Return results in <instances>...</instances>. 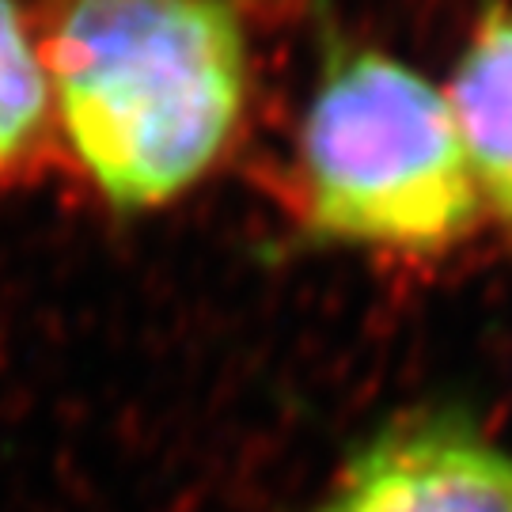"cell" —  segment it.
<instances>
[{
    "label": "cell",
    "mask_w": 512,
    "mask_h": 512,
    "mask_svg": "<svg viewBox=\"0 0 512 512\" xmlns=\"http://www.w3.org/2000/svg\"><path fill=\"white\" fill-rule=\"evenodd\" d=\"M50 118V84L38 42L16 0H0V183L42 141Z\"/></svg>",
    "instance_id": "5b68a950"
},
{
    "label": "cell",
    "mask_w": 512,
    "mask_h": 512,
    "mask_svg": "<svg viewBox=\"0 0 512 512\" xmlns=\"http://www.w3.org/2000/svg\"><path fill=\"white\" fill-rule=\"evenodd\" d=\"M38 57L65 145L118 213L202 183L251 95L236 0H61Z\"/></svg>",
    "instance_id": "6da1fadb"
},
{
    "label": "cell",
    "mask_w": 512,
    "mask_h": 512,
    "mask_svg": "<svg viewBox=\"0 0 512 512\" xmlns=\"http://www.w3.org/2000/svg\"><path fill=\"white\" fill-rule=\"evenodd\" d=\"M296 205L311 239L395 255L448 251L486 217L444 88L338 35L296 133Z\"/></svg>",
    "instance_id": "7a4b0ae2"
},
{
    "label": "cell",
    "mask_w": 512,
    "mask_h": 512,
    "mask_svg": "<svg viewBox=\"0 0 512 512\" xmlns=\"http://www.w3.org/2000/svg\"><path fill=\"white\" fill-rule=\"evenodd\" d=\"M311 512H512V452L459 406H418L361 440Z\"/></svg>",
    "instance_id": "3957f363"
},
{
    "label": "cell",
    "mask_w": 512,
    "mask_h": 512,
    "mask_svg": "<svg viewBox=\"0 0 512 512\" xmlns=\"http://www.w3.org/2000/svg\"><path fill=\"white\" fill-rule=\"evenodd\" d=\"M444 99L482 213L512 236V0H478Z\"/></svg>",
    "instance_id": "277c9868"
}]
</instances>
